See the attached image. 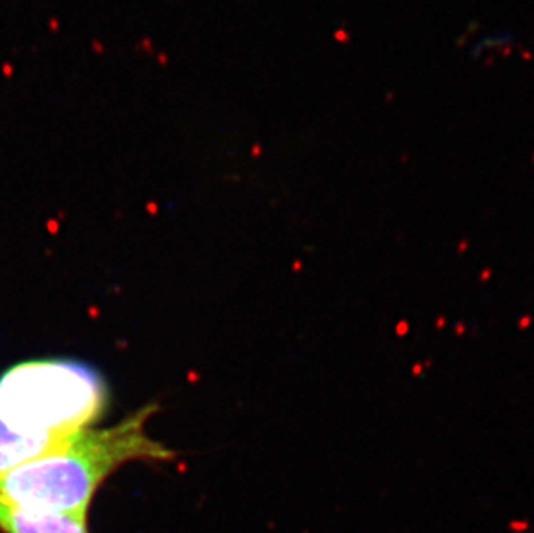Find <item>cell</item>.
<instances>
[{"label":"cell","instance_id":"obj_2","mask_svg":"<svg viewBox=\"0 0 534 533\" xmlns=\"http://www.w3.org/2000/svg\"><path fill=\"white\" fill-rule=\"evenodd\" d=\"M107 385L75 360H28L0 374V414L16 430L68 438L90 428L107 407Z\"/></svg>","mask_w":534,"mask_h":533},{"label":"cell","instance_id":"obj_3","mask_svg":"<svg viewBox=\"0 0 534 533\" xmlns=\"http://www.w3.org/2000/svg\"><path fill=\"white\" fill-rule=\"evenodd\" d=\"M0 530L4 533H88L87 516L43 512L0 502Z\"/></svg>","mask_w":534,"mask_h":533},{"label":"cell","instance_id":"obj_1","mask_svg":"<svg viewBox=\"0 0 534 533\" xmlns=\"http://www.w3.org/2000/svg\"><path fill=\"white\" fill-rule=\"evenodd\" d=\"M154 405L121 423L87 428L50 452L0 474V502L43 512L87 516L95 492L116 469L133 461H166L175 452L147 433Z\"/></svg>","mask_w":534,"mask_h":533},{"label":"cell","instance_id":"obj_4","mask_svg":"<svg viewBox=\"0 0 534 533\" xmlns=\"http://www.w3.org/2000/svg\"><path fill=\"white\" fill-rule=\"evenodd\" d=\"M66 438H43L16 430L0 414V474L35 457L50 452Z\"/></svg>","mask_w":534,"mask_h":533}]
</instances>
